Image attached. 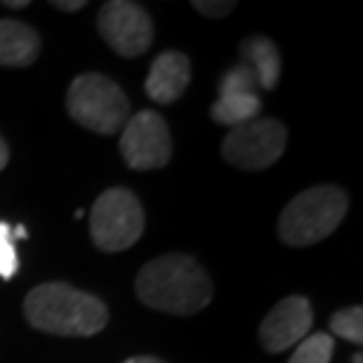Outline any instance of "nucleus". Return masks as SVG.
<instances>
[{
    "mask_svg": "<svg viewBox=\"0 0 363 363\" xmlns=\"http://www.w3.org/2000/svg\"><path fill=\"white\" fill-rule=\"evenodd\" d=\"M196 10L201 14H206V17H213V19H220V17H227L236 10V3H210V0H196L191 3Z\"/></svg>",
    "mask_w": 363,
    "mask_h": 363,
    "instance_id": "18",
    "label": "nucleus"
},
{
    "mask_svg": "<svg viewBox=\"0 0 363 363\" xmlns=\"http://www.w3.org/2000/svg\"><path fill=\"white\" fill-rule=\"evenodd\" d=\"M191 81V62L179 50H165L151 64V71L144 83V90L156 104L177 101Z\"/></svg>",
    "mask_w": 363,
    "mask_h": 363,
    "instance_id": "10",
    "label": "nucleus"
},
{
    "mask_svg": "<svg viewBox=\"0 0 363 363\" xmlns=\"http://www.w3.org/2000/svg\"><path fill=\"white\" fill-rule=\"evenodd\" d=\"M330 330L337 337L347 340V342L361 345L363 342V309L359 307H347L340 309L330 316Z\"/></svg>",
    "mask_w": 363,
    "mask_h": 363,
    "instance_id": "16",
    "label": "nucleus"
},
{
    "mask_svg": "<svg viewBox=\"0 0 363 363\" xmlns=\"http://www.w3.org/2000/svg\"><path fill=\"white\" fill-rule=\"evenodd\" d=\"M40 55V38L24 21L0 19V67H31Z\"/></svg>",
    "mask_w": 363,
    "mask_h": 363,
    "instance_id": "11",
    "label": "nucleus"
},
{
    "mask_svg": "<svg viewBox=\"0 0 363 363\" xmlns=\"http://www.w3.org/2000/svg\"><path fill=\"white\" fill-rule=\"evenodd\" d=\"M137 297L156 311L189 316L206 309L213 300V281L199 259L170 252L151 259L135 279Z\"/></svg>",
    "mask_w": 363,
    "mask_h": 363,
    "instance_id": "1",
    "label": "nucleus"
},
{
    "mask_svg": "<svg viewBox=\"0 0 363 363\" xmlns=\"http://www.w3.org/2000/svg\"><path fill=\"white\" fill-rule=\"evenodd\" d=\"M217 90H220V97H227V94H257L259 97V81L248 64H238L222 76Z\"/></svg>",
    "mask_w": 363,
    "mask_h": 363,
    "instance_id": "15",
    "label": "nucleus"
},
{
    "mask_svg": "<svg viewBox=\"0 0 363 363\" xmlns=\"http://www.w3.org/2000/svg\"><path fill=\"white\" fill-rule=\"evenodd\" d=\"M354 363H361V354H357V357H354Z\"/></svg>",
    "mask_w": 363,
    "mask_h": 363,
    "instance_id": "24",
    "label": "nucleus"
},
{
    "mask_svg": "<svg viewBox=\"0 0 363 363\" xmlns=\"http://www.w3.org/2000/svg\"><path fill=\"white\" fill-rule=\"evenodd\" d=\"M24 316L35 330L64 337H92L108 323V309L97 295L62 281L33 288L24 300Z\"/></svg>",
    "mask_w": 363,
    "mask_h": 363,
    "instance_id": "2",
    "label": "nucleus"
},
{
    "mask_svg": "<svg viewBox=\"0 0 363 363\" xmlns=\"http://www.w3.org/2000/svg\"><path fill=\"white\" fill-rule=\"evenodd\" d=\"M121 156L133 170L165 168L172 156V142L163 116L140 111L128 118L121 135Z\"/></svg>",
    "mask_w": 363,
    "mask_h": 363,
    "instance_id": "7",
    "label": "nucleus"
},
{
    "mask_svg": "<svg viewBox=\"0 0 363 363\" xmlns=\"http://www.w3.org/2000/svg\"><path fill=\"white\" fill-rule=\"evenodd\" d=\"M52 5L57 10H64V12H78L85 7V0H55Z\"/></svg>",
    "mask_w": 363,
    "mask_h": 363,
    "instance_id": "19",
    "label": "nucleus"
},
{
    "mask_svg": "<svg viewBox=\"0 0 363 363\" xmlns=\"http://www.w3.org/2000/svg\"><path fill=\"white\" fill-rule=\"evenodd\" d=\"M123 363H163V361L154 359V357H133V359H128V361H123Z\"/></svg>",
    "mask_w": 363,
    "mask_h": 363,
    "instance_id": "22",
    "label": "nucleus"
},
{
    "mask_svg": "<svg viewBox=\"0 0 363 363\" xmlns=\"http://www.w3.org/2000/svg\"><path fill=\"white\" fill-rule=\"evenodd\" d=\"M144 234V208L140 199L123 186H111L90 210V236L104 252L128 250Z\"/></svg>",
    "mask_w": 363,
    "mask_h": 363,
    "instance_id": "5",
    "label": "nucleus"
},
{
    "mask_svg": "<svg viewBox=\"0 0 363 363\" xmlns=\"http://www.w3.org/2000/svg\"><path fill=\"white\" fill-rule=\"evenodd\" d=\"M67 111L78 125L99 135H116L125 128L130 101L118 83L101 74H83L69 85Z\"/></svg>",
    "mask_w": 363,
    "mask_h": 363,
    "instance_id": "4",
    "label": "nucleus"
},
{
    "mask_svg": "<svg viewBox=\"0 0 363 363\" xmlns=\"http://www.w3.org/2000/svg\"><path fill=\"white\" fill-rule=\"evenodd\" d=\"M314 325V309L302 295H288L274 304L264 321L259 323V342L269 354H281L297 347Z\"/></svg>",
    "mask_w": 363,
    "mask_h": 363,
    "instance_id": "9",
    "label": "nucleus"
},
{
    "mask_svg": "<svg viewBox=\"0 0 363 363\" xmlns=\"http://www.w3.org/2000/svg\"><path fill=\"white\" fill-rule=\"evenodd\" d=\"M288 130L276 118H255L231 128L222 142V156L238 170H267L286 151Z\"/></svg>",
    "mask_w": 363,
    "mask_h": 363,
    "instance_id": "6",
    "label": "nucleus"
},
{
    "mask_svg": "<svg viewBox=\"0 0 363 363\" xmlns=\"http://www.w3.org/2000/svg\"><path fill=\"white\" fill-rule=\"evenodd\" d=\"M350 199L340 186L318 184L297 194L279 217V238L293 248H307L328 238L342 224Z\"/></svg>",
    "mask_w": 363,
    "mask_h": 363,
    "instance_id": "3",
    "label": "nucleus"
},
{
    "mask_svg": "<svg viewBox=\"0 0 363 363\" xmlns=\"http://www.w3.org/2000/svg\"><path fill=\"white\" fill-rule=\"evenodd\" d=\"M7 161H10V149H7V142L3 140V135H0V172L5 170Z\"/></svg>",
    "mask_w": 363,
    "mask_h": 363,
    "instance_id": "20",
    "label": "nucleus"
},
{
    "mask_svg": "<svg viewBox=\"0 0 363 363\" xmlns=\"http://www.w3.org/2000/svg\"><path fill=\"white\" fill-rule=\"evenodd\" d=\"M3 5L12 7V10H24V7H28V0H5Z\"/></svg>",
    "mask_w": 363,
    "mask_h": 363,
    "instance_id": "21",
    "label": "nucleus"
},
{
    "mask_svg": "<svg viewBox=\"0 0 363 363\" xmlns=\"http://www.w3.org/2000/svg\"><path fill=\"white\" fill-rule=\"evenodd\" d=\"M97 28L106 45L121 57H140L154 40V24L149 12L130 0H111L101 5Z\"/></svg>",
    "mask_w": 363,
    "mask_h": 363,
    "instance_id": "8",
    "label": "nucleus"
},
{
    "mask_svg": "<svg viewBox=\"0 0 363 363\" xmlns=\"http://www.w3.org/2000/svg\"><path fill=\"white\" fill-rule=\"evenodd\" d=\"M17 272H19V257H17V248H14L12 224L0 222V279L10 281Z\"/></svg>",
    "mask_w": 363,
    "mask_h": 363,
    "instance_id": "17",
    "label": "nucleus"
},
{
    "mask_svg": "<svg viewBox=\"0 0 363 363\" xmlns=\"http://www.w3.org/2000/svg\"><path fill=\"white\" fill-rule=\"evenodd\" d=\"M262 108V99L257 94H227V97H217V101L210 106V118L217 125L236 128L241 123L255 121Z\"/></svg>",
    "mask_w": 363,
    "mask_h": 363,
    "instance_id": "13",
    "label": "nucleus"
},
{
    "mask_svg": "<svg viewBox=\"0 0 363 363\" xmlns=\"http://www.w3.org/2000/svg\"><path fill=\"white\" fill-rule=\"evenodd\" d=\"M245 64L255 71L259 88L274 90L281 78V52L267 35H250L241 43Z\"/></svg>",
    "mask_w": 363,
    "mask_h": 363,
    "instance_id": "12",
    "label": "nucleus"
},
{
    "mask_svg": "<svg viewBox=\"0 0 363 363\" xmlns=\"http://www.w3.org/2000/svg\"><path fill=\"white\" fill-rule=\"evenodd\" d=\"M12 236L14 238H28V231L24 224H17V227H12Z\"/></svg>",
    "mask_w": 363,
    "mask_h": 363,
    "instance_id": "23",
    "label": "nucleus"
},
{
    "mask_svg": "<svg viewBox=\"0 0 363 363\" xmlns=\"http://www.w3.org/2000/svg\"><path fill=\"white\" fill-rule=\"evenodd\" d=\"M333 352H335V342L328 333H316V335H307L297 345L288 363H330Z\"/></svg>",
    "mask_w": 363,
    "mask_h": 363,
    "instance_id": "14",
    "label": "nucleus"
}]
</instances>
